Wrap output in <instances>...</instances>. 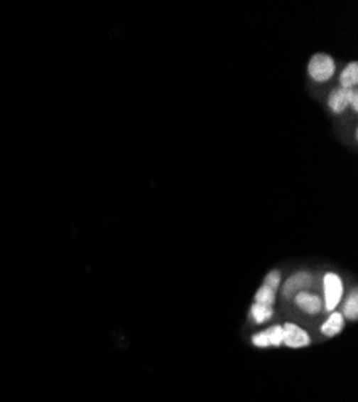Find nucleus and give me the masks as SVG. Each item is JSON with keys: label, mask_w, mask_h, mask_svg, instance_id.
<instances>
[{"label": "nucleus", "mask_w": 358, "mask_h": 402, "mask_svg": "<svg viewBox=\"0 0 358 402\" xmlns=\"http://www.w3.org/2000/svg\"><path fill=\"white\" fill-rule=\"evenodd\" d=\"M275 301H276V292H273L271 288H267V287L262 285L256 292L254 302H259V305H265V306L273 307Z\"/></svg>", "instance_id": "nucleus-12"}, {"label": "nucleus", "mask_w": 358, "mask_h": 402, "mask_svg": "<svg viewBox=\"0 0 358 402\" xmlns=\"http://www.w3.org/2000/svg\"><path fill=\"white\" fill-rule=\"evenodd\" d=\"M283 327V343L288 348H305L310 344V337L305 330H302L300 327L295 324H285Z\"/></svg>", "instance_id": "nucleus-3"}, {"label": "nucleus", "mask_w": 358, "mask_h": 402, "mask_svg": "<svg viewBox=\"0 0 358 402\" xmlns=\"http://www.w3.org/2000/svg\"><path fill=\"white\" fill-rule=\"evenodd\" d=\"M342 315H344V317H347L349 320H357L358 319V293H357V290H354V292L349 295V298L344 305Z\"/></svg>", "instance_id": "nucleus-11"}, {"label": "nucleus", "mask_w": 358, "mask_h": 402, "mask_svg": "<svg viewBox=\"0 0 358 402\" xmlns=\"http://www.w3.org/2000/svg\"><path fill=\"white\" fill-rule=\"evenodd\" d=\"M312 282L313 278L310 274H307V272H298V274H294L293 277L288 278L285 287L281 290V293L283 296H286V298H291L293 295L302 292V288L312 285Z\"/></svg>", "instance_id": "nucleus-5"}, {"label": "nucleus", "mask_w": 358, "mask_h": 402, "mask_svg": "<svg viewBox=\"0 0 358 402\" xmlns=\"http://www.w3.org/2000/svg\"><path fill=\"white\" fill-rule=\"evenodd\" d=\"M349 103L352 105V108H354L355 111L358 110V94H357V90H355V89H352V90H350Z\"/></svg>", "instance_id": "nucleus-14"}, {"label": "nucleus", "mask_w": 358, "mask_h": 402, "mask_svg": "<svg viewBox=\"0 0 358 402\" xmlns=\"http://www.w3.org/2000/svg\"><path fill=\"white\" fill-rule=\"evenodd\" d=\"M251 317L254 319L257 324H265V322L273 317V307L254 302V305L251 306Z\"/></svg>", "instance_id": "nucleus-10"}, {"label": "nucleus", "mask_w": 358, "mask_h": 402, "mask_svg": "<svg viewBox=\"0 0 358 402\" xmlns=\"http://www.w3.org/2000/svg\"><path fill=\"white\" fill-rule=\"evenodd\" d=\"M308 76L317 83H325L335 76L336 63L328 53H315L307 65Z\"/></svg>", "instance_id": "nucleus-1"}, {"label": "nucleus", "mask_w": 358, "mask_h": 402, "mask_svg": "<svg viewBox=\"0 0 358 402\" xmlns=\"http://www.w3.org/2000/svg\"><path fill=\"white\" fill-rule=\"evenodd\" d=\"M280 283H281V274H280V270H271L267 274V277H265V280L262 285L264 287H267V288H271L273 292H276L278 288H280Z\"/></svg>", "instance_id": "nucleus-13"}, {"label": "nucleus", "mask_w": 358, "mask_h": 402, "mask_svg": "<svg viewBox=\"0 0 358 402\" xmlns=\"http://www.w3.org/2000/svg\"><path fill=\"white\" fill-rule=\"evenodd\" d=\"M252 344L257 348H270V346H280L283 344V327L273 325L268 327L267 330L259 332L256 335H252Z\"/></svg>", "instance_id": "nucleus-4"}, {"label": "nucleus", "mask_w": 358, "mask_h": 402, "mask_svg": "<svg viewBox=\"0 0 358 402\" xmlns=\"http://www.w3.org/2000/svg\"><path fill=\"white\" fill-rule=\"evenodd\" d=\"M344 329V315L341 312H331L328 320L322 325V333L325 337L332 338L339 335Z\"/></svg>", "instance_id": "nucleus-7"}, {"label": "nucleus", "mask_w": 358, "mask_h": 402, "mask_svg": "<svg viewBox=\"0 0 358 402\" xmlns=\"http://www.w3.org/2000/svg\"><path fill=\"white\" fill-rule=\"evenodd\" d=\"M295 305L300 307L302 311L307 314H318L323 309V301L320 300V296L307 292L295 293Z\"/></svg>", "instance_id": "nucleus-6"}, {"label": "nucleus", "mask_w": 358, "mask_h": 402, "mask_svg": "<svg viewBox=\"0 0 358 402\" xmlns=\"http://www.w3.org/2000/svg\"><path fill=\"white\" fill-rule=\"evenodd\" d=\"M341 88L342 89H355L358 84V63L357 61H352L347 66L344 68V71L341 73Z\"/></svg>", "instance_id": "nucleus-9"}, {"label": "nucleus", "mask_w": 358, "mask_h": 402, "mask_svg": "<svg viewBox=\"0 0 358 402\" xmlns=\"http://www.w3.org/2000/svg\"><path fill=\"white\" fill-rule=\"evenodd\" d=\"M323 287H325V309L332 312L342 298L344 287L341 277L337 274H332V272H328L323 278Z\"/></svg>", "instance_id": "nucleus-2"}, {"label": "nucleus", "mask_w": 358, "mask_h": 402, "mask_svg": "<svg viewBox=\"0 0 358 402\" xmlns=\"http://www.w3.org/2000/svg\"><path fill=\"white\" fill-rule=\"evenodd\" d=\"M350 90H352V89H342V88H339V89H335V90L331 92L328 105H330V108H331L332 111H335V113H342V111H344L345 108H347Z\"/></svg>", "instance_id": "nucleus-8"}]
</instances>
